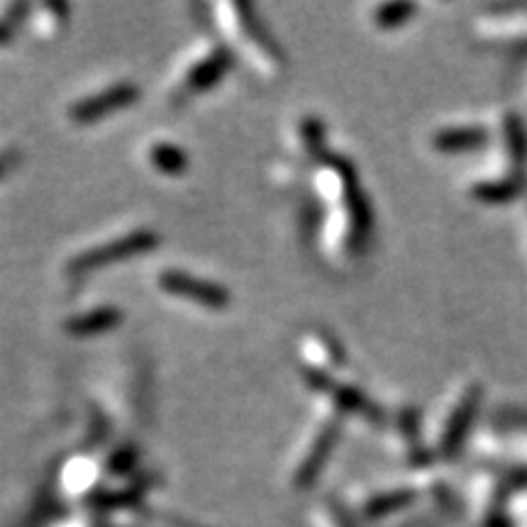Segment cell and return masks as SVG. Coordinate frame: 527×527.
I'll list each match as a JSON object with an SVG mask.
<instances>
[{"mask_svg":"<svg viewBox=\"0 0 527 527\" xmlns=\"http://www.w3.org/2000/svg\"><path fill=\"white\" fill-rule=\"evenodd\" d=\"M313 188L325 208L323 247L337 264H352L364 254L371 232V210L354 166L337 154H325L313 166Z\"/></svg>","mask_w":527,"mask_h":527,"instance_id":"cell-1","label":"cell"},{"mask_svg":"<svg viewBox=\"0 0 527 527\" xmlns=\"http://www.w3.org/2000/svg\"><path fill=\"white\" fill-rule=\"evenodd\" d=\"M493 159L479 169L469 183V193L474 201L486 205L510 203L525 188V164H527V137L523 122L510 110L498 113L496 127L491 130Z\"/></svg>","mask_w":527,"mask_h":527,"instance_id":"cell-2","label":"cell"},{"mask_svg":"<svg viewBox=\"0 0 527 527\" xmlns=\"http://www.w3.org/2000/svg\"><path fill=\"white\" fill-rule=\"evenodd\" d=\"M215 22L223 35V44L230 49L232 57L242 59L244 64L266 81H276L286 74V54L274 37L266 32L252 8L244 3H218L213 8Z\"/></svg>","mask_w":527,"mask_h":527,"instance_id":"cell-3","label":"cell"},{"mask_svg":"<svg viewBox=\"0 0 527 527\" xmlns=\"http://www.w3.org/2000/svg\"><path fill=\"white\" fill-rule=\"evenodd\" d=\"M481 406V386L474 379L459 381L437 406L425 447L430 457H454L467 440Z\"/></svg>","mask_w":527,"mask_h":527,"instance_id":"cell-4","label":"cell"},{"mask_svg":"<svg viewBox=\"0 0 527 527\" xmlns=\"http://www.w3.org/2000/svg\"><path fill=\"white\" fill-rule=\"evenodd\" d=\"M232 54L223 42H198L179 59L166 83V101L181 105L198 93L210 91L230 71Z\"/></svg>","mask_w":527,"mask_h":527,"instance_id":"cell-5","label":"cell"},{"mask_svg":"<svg viewBox=\"0 0 527 527\" xmlns=\"http://www.w3.org/2000/svg\"><path fill=\"white\" fill-rule=\"evenodd\" d=\"M157 244V232H152L149 227H132V230L118 232V235L108 237V240H98L88 244L81 252H76L74 257L66 259L64 274L69 276V279L79 281L83 276L91 274V271L103 269V266L140 257V254L149 252V249H154Z\"/></svg>","mask_w":527,"mask_h":527,"instance_id":"cell-6","label":"cell"},{"mask_svg":"<svg viewBox=\"0 0 527 527\" xmlns=\"http://www.w3.org/2000/svg\"><path fill=\"white\" fill-rule=\"evenodd\" d=\"M325 410H318L310 425L305 427L296 445V454L291 462V474L296 484H308L310 479L320 474L323 464L330 457V452L337 445V437L342 430V418L335 408L323 403Z\"/></svg>","mask_w":527,"mask_h":527,"instance_id":"cell-7","label":"cell"},{"mask_svg":"<svg viewBox=\"0 0 527 527\" xmlns=\"http://www.w3.org/2000/svg\"><path fill=\"white\" fill-rule=\"evenodd\" d=\"M303 376H305V384L323 398V403L335 408L340 415H357V418H364L366 423H376V425L386 423V410L376 406V403L371 401L359 386L337 379V376L332 374H313V371H303Z\"/></svg>","mask_w":527,"mask_h":527,"instance_id":"cell-8","label":"cell"},{"mask_svg":"<svg viewBox=\"0 0 527 527\" xmlns=\"http://www.w3.org/2000/svg\"><path fill=\"white\" fill-rule=\"evenodd\" d=\"M140 96V88L130 81H118L108 83L101 91H93L88 96L76 98L74 103L66 108V115L74 125H93V122H101L108 115L120 113V110L130 108L132 103Z\"/></svg>","mask_w":527,"mask_h":527,"instance_id":"cell-9","label":"cell"},{"mask_svg":"<svg viewBox=\"0 0 527 527\" xmlns=\"http://www.w3.org/2000/svg\"><path fill=\"white\" fill-rule=\"evenodd\" d=\"M157 286L162 288L166 296L179 298L183 303L201 305V308L208 310H220L230 305V293H227L225 286L201 279V276H191L183 269L159 271Z\"/></svg>","mask_w":527,"mask_h":527,"instance_id":"cell-10","label":"cell"},{"mask_svg":"<svg viewBox=\"0 0 527 527\" xmlns=\"http://www.w3.org/2000/svg\"><path fill=\"white\" fill-rule=\"evenodd\" d=\"M298 352L305 364L303 371H313V374H332L342 369L347 362L345 349H342L337 337H332L325 330H308L298 342Z\"/></svg>","mask_w":527,"mask_h":527,"instance_id":"cell-11","label":"cell"},{"mask_svg":"<svg viewBox=\"0 0 527 527\" xmlns=\"http://www.w3.org/2000/svg\"><path fill=\"white\" fill-rule=\"evenodd\" d=\"M481 40L506 47H527V8H506L479 18L474 25Z\"/></svg>","mask_w":527,"mask_h":527,"instance_id":"cell-12","label":"cell"},{"mask_svg":"<svg viewBox=\"0 0 527 527\" xmlns=\"http://www.w3.org/2000/svg\"><path fill=\"white\" fill-rule=\"evenodd\" d=\"M491 142V127L484 122H452L432 132L430 144L440 154L476 152Z\"/></svg>","mask_w":527,"mask_h":527,"instance_id":"cell-13","label":"cell"},{"mask_svg":"<svg viewBox=\"0 0 527 527\" xmlns=\"http://www.w3.org/2000/svg\"><path fill=\"white\" fill-rule=\"evenodd\" d=\"M120 320H122V310L115 308V305H93V308L79 310V313L69 315V318L64 320V330L69 332L71 337L86 340V337L105 335L108 330L118 327Z\"/></svg>","mask_w":527,"mask_h":527,"instance_id":"cell-14","label":"cell"},{"mask_svg":"<svg viewBox=\"0 0 527 527\" xmlns=\"http://www.w3.org/2000/svg\"><path fill=\"white\" fill-rule=\"evenodd\" d=\"M325 127L315 115H301L293 120L291 130H288V149H291L293 159H313L318 162L325 157Z\"/></svg>","mask_w":527,"mask_h":527,"instance_id":"cell-15","label":"cell"},{"mask_svg":"<svg viewBox=\"0 0 527 527\" xmlns=\"http://www.w3.org/2000/svg\"><path fill=\"white\" fill-rule=\"evenodd\" d=\"M481 447H496L506 454L508 459L525 464L527 467V420L508 425H496L486 437H481Z\"/></svg>","mask_w":527,"mask_h":527,"instance_id":"cell-16","label":"cell"},{"mask_svg":"<svg viewBox=\"0 0 527 527\" xmlns=\"http://www.w3.org/2000/svg\"><path fill=\"white\" fill-rule=\"evenodd\" d=\"M144 159L154 171L166 176H179L188 169V154L183 152L179 144L166 140L149 142L147 149H144Z\"/></svg>","mask_w":527,"mask_h":527,"instance_id":"cell-17","label":"cell"},{"mask_svg":"<svg viewBox=\"0 0 527 527\" xmlns=\"http://www.w3.org/2000/svg\"><path fill=\"white\" fill-rule=\"evenodd\" d=\"M27 22H30L35 37L52 40L59 37L66 27V5H40L35 10H27Z\"/></svg>","mask_w":527,"mask_h":527,"instance_id":"cell-18","label":"cell"},{"mask_svg":"<svg viewBox=\"0 0 527 527\" xmlns=\"http://www.w3.org/2000/svg\"><path fill=\"white\" fill-rule=\"evenodd\" d=\"M415 5L408 3H391V5H379L371 15V25L381 32L398 30L401 25H406L408 18H413Z\"/></svg>","mask_w":527,"mask_h":527,"instance_id":"cell-19","label":"cell"},{"mask_svg":"<svg viewBox=\"0 0 527 527\" xmlns=\"http://www.w3.org/2000/svg\"><path fill=\"white\" fill-rule=\"evenodd\" d=\"M25 5H15V3H3L0 5V44L13 40V30L18 25V20L22 15H27Z\"/></svg>","mask_w":527,"mask_h":527,"instance_id":"cell-20","label":"cell"},{"mask_svg":"<svg viewBox=\"0 0 527 527\" xmlns=\"http://www.w3.org/2000/svg\"><path fill=\"white\" fill-rule=\"evenodd\" d=\"M20 162V152L13 144H0V179H5V174L15 169Z\"/></svg>","mask_w":527,"mask_h":527,"instance_id":"cell-21","label":"cell"},{"mask_svg":"<svg viewBox=\"0 0 527 527\" xmlns=\"http://www.w3.org/2000/svg\"><path fill=\"white\" fill-rule=\"evenodd\" d=\"M525 101H527V83H525Z\"/></svg>","mask_w":527,"mask_h":527,"instance_id":"cell-22","label":"cell"}]
</instances>
